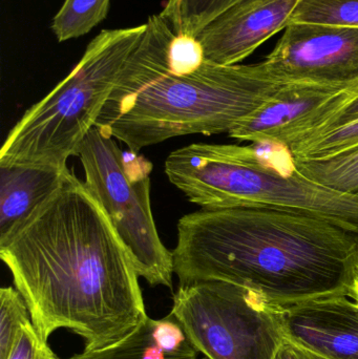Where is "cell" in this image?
<instances>
[{"label": "cell", "instance_id": "cell-1", "mask_svg": "<svg viewBox=\"0 0 358 359\" xmlns=\"http://www.w3.org/2000/svg\"><path fill=\"white\" fill-rule=\"evenodd\" d=\"M0 257L40 337L58 329L100 349L146 318L130 251L84 182L67 168L59 187L6 240Z\"/></svg>", "mask_w": 358, "mask_h": 359}, {"label": "cell", "instance_id": "cell-2", "mask_svg": "<svg viewBox=\"0 0 358 359\" xmlns=\"http://www.w3.org/2000/svg\"><path fill=\"white\" fill-rule=\"evenodd\" d=\"M180 285L230 283L289 307L354 295L358 236L325 219L261 208L203 209L178 222Z\"/></svg>", "mask_w": 358, "mask_h": 359}, {"label": "cell", "instance_id": "cell-3", "mask_svg": "<svg viewBox=\"0 0 358 359\" xmlns=\"http://www.w3.org/2000/svg\"><path fill=\"white\" fill-rule=\"evenodd\" d=\"M174 35L161 13L149 17L95 126L132 153L187 135L228 134L282 88L261 62L205 59L193 73H172L167 50Z\"/></svg>", "mask_w": 358, "mask_h": 359}, {"label": "cell", "instance_id": "cell-4", "mask_svg": "<svg viewBox=\"0 0 358 359\" xmlns=\"http://www.w3.org/2000/svg\"><path fill=\"white\" fill-rule=\"evenodd\" d=\"M165 174L203 209L287 211L325 219L358 236V196L305 178L282 143H193L168 155Z\"/></svg>", "mask_w": 358, "mask_h": 359}, {"label": "cell", "instance_id": "cell-5", "mask_svg": "<svg viewBox=\"0 0 358 359\" xmlns=\"http://www.w3.org/2000/svg\"><path fill=\"white\" fill-rule=\"evenodd\" d=\"M146 23L103 29L73 71L25 111L6 137L0 164L46 165L65 170L96 126L124 63L138 46Z\"/></svg>", "mask_w": 358, "mask_h": 359}, {"label": "cell", "instance_id": "cell-6", "mask_svg": "<svg viewBox=\"0 0 358 359\" xmlns=\"http://www.w3.org/2000/svg\"><path fill=\"white\" fill-rule=\"evenodd\" d=\"M76 156L83 168L86 188L130 251L139 276L151 286L172 289L174 255L162 243L151 210V162L132 151L126 155L113 137L97 126L86 135Z\"/></svg>", "mask_w": 358, "mask_h": 359}, {"label": "cell", "instance_id": "cell-7", "mask_svg": "<svg viewBox=\"0 0 358 359\" xmlns=\"http://www.w3.org/2000/svg\"><path fill=\"white\" fill-rule=\"evenodd\" d=\"M170 318L207 359H273L286 337L284 308L230 283L180 285Z\"/></svg>", "mask_w": 358, "mask_h": 359}, {"label": "cell", "instance_id": "cell-8", "mask_svg": "<svg viewBox=\"0 0 358 359\" xmlns=\"http://www.w3.org/2000/svg\"><path fill=\"white\" fill-rule=\"evenodd\" d=\"M275 83L358 86V27L290 23L262 61Z\"/></svg>", "mask_w": 358, "mask_h": 359}, {"label": "cell", "instance_id": "cell-9", "mask_svg": "<svg viewBox=\"0 0 358 359\" xmlns=\"http://www.w3.org/2000/svg\"><path fill=\"white\" fill-rule=\"evenodd\" d=\"M300 0H241L210 21L197 36L205 59L239 65L284 31Z\"/></svg>", "mask_w": 358, "mask_h": 359}, {"label": "cell", "instance_id": "cell-10", "mask_svg": "<svg viewBox=\"0 0 358 359\" xmlns=\"http://www.w3.org/2000/svg\"><path fill=\"white\" fill-rule=\"evenodd\" d=\"M286 337L328 359H358V304L329 297L284 308Z\"/></svg>", "mask_w": 358, "mask_h": 359}, {"label": "cell", "instance_id": "cell-11", "mask_svg": "<svg viewBox=\"0 0 358 359\" xmlns=\"http://www.w3.org/2000/svg\"><path fill=\"white\" fill-rule=\"evenodd\" d=\"M345 88L315 84L282 86L275 97L239 122L229 137L240 142L285 145L298 126L315 109Z\"/></svg>", "mask_w": 358, "mask_h": 359}, {"label": "cell", "instance_id": "cell-12", "mask_svg": "<svg viewBox=\"0 0 358 359\" xmlns=\"http://www.w3.org/2000/svg\"><path fill=\"white\" fill-rule=\"evenodd\" d=\"M67 168L0 164V242L48 200Z\"/></svg>", "mask_w": 358, "mask_h": 359}, {"label": "cell", "instance_id": "cell-13", "mask_svg": "<svg viewBox=\"0 0 358 359\" xmlns=\"http://www.w3.org/2000/svg\"><path fill=\"white\" fill-rule=\"evenodd\" d=\"M197 353L170 316L163 320L146 316L128 337L113 345L56 359H197Z\"/></svg>", "mask_w": 358, "mask_h": 359}, {"label": "cell", "instance_id": "cell-14", "mask_svg": "<svg viewBox=\"0 0 358 359\" xmlns=\"http://www.w3.org/2000/svg\"><path fill=\"white\" fill-rule=\"evenodd\" d=\"M298 172L315 183L358 196V145L322 160H296Z\"/></svg>", "mask_w": 358, "mask_h": 359}, {"label": "cell", "instance_id": "cell-15", "mask_svg": "<svg viewBox=\"0 0 358 359\" xmlns=\"http://www.w3.org/2000/svg\"><path fill=\"white\" fill-rule=\"evenodd\" d=\"M109 6L111 0H64L50 29L59 42L81 37L106 18Z\"/></svg>", "mask_w": 358, "mask_h": 359}, {"label": "cell", "instance_id": "cell-16", "mask_svg": "<svg viewBox=\"0 0 358 359\" xmlns=\"http://www.w3.org/2000/svg\"><path fill=\"white\" fill-rule=\"evenodd\" d=\"M241 0H167L161 14L174 34L197 37L219 15Z\"/></svg>", "mask_w": 358, "mask_h": 359}, {"label": "cell", "instance_id": "cell-17", "mask_svg": "<svg viewBox=\"0 0 358 359\" xmlns=\"http://www.w3.org/2000/svg\"><path fill=\"white\" fill-rule=\"evenodd\" d=\"M358 145V119L310 135L288 147L296 160H322Z\"/></svg>", "mask_w": 358, "mask_h": 359}, {"label": "cell", "instance_id": "cell-18", "mask_svg": "<svg viewBox=\"0 0 358 359\" xmlns=\"http://www.w3.org/2000/svg\"><path fill=\"white\" fill-rule=\"evenodd\" d=\"M290 23L358 27V0H300Z\"/></svg>", "mask_w": 358, "mask_h": 359}, {"label": "cell", "instance_id": "cell-19", "mask_svg": "<svg viewBox=\"0 0 358 359\" xmlns=\"http://www.w3.org/2000/svg\"><path fill=\"white\" fill-rule=\"evenodd\" d=\"M32 322L29 307L16 288L0 289V359L12 351L21 328Z\"/></svg>", "mask_w": 358, "mask_h": 359}, {"label": "cell", "instance_id": "cell-20", "mask_svg": "<svg viewBox=\"0 0 358 359\" xmlns=\"http://www.w3.org/2000/svg\"><path fill=\"white\" fill-rule=\"evenodd\" d=\"M205 61L203 46L193 36L177 34L170 40L167 65L174 74H189L197 71Z\"/></svg>", "mask_w": 358, "mask_h": 359}, {"label": "cell", "instance_id": "cell-21", "mask_svg": "<svg viewBox=\"0 0 358 359\" xmlns=\"http://www.w3.org/2000/svg\"><path fill=\"white\" fill-rule=\"evenodd\" d=\"M344 93L345 94H343V97L338 100V102L317 122L313 130L304 138L315 134V133L329 130V128H336L340 124L348 123V122L358 119V86L347 88Z\"/></svg>", "mask_w": 358, "mask_h": 359}, {"label": "cell", "instance_id": "cell-22", "mask_svg": "<svg viewBox=\"0 0 358 359\" xmlns=\"http://www.w3.org/2000/svg\"><path fill=\"white\" fill-rule=\"evenodd\" d=\"M54 352L36 330L33 322L25 325L6 359H56Z\"/></svg>", "mask_w": 358, "mask_h": 359}, {"label": "cell", "instance_id": "cell-23", "mask_svg": "<svg viewBox=\"0 0 358 359\" xmlns=\"http://www.w3.org/2000/svg\"><path fill=\"white\" fill-rule=\"evenodd\" d=\"M273 359H328L285 337Z\"/></svg>", "mask_w": 358, "mask_h": 359}, {"label": "cell", "instance_id": "cell-24", "mask_svg": "<svg viewBox=\"0 0 358 359\" xmlns=\"http://www.w3.org/2000/svg\"><path fill=\"white\" fill-rule=\"evenodd\" d=\"M353 301L357 302L358 304V259L357 266V274H355V282H354V295H353Z\"/></svg>", "mask_w": 358, "mask_h": 359}, {"label": "cell", "instance_id": "cell-25", "mask_svg": "<svg viewBox=\"0 0 358 359\" xmlns=\"http://www.w3.org/2000/svg\"><path fill=\"white\" fill-rule=\"evenodd\" d=\"M202 359H207V358H202Z\"/></svg>", "mask_w": 358, "mask_h": 359}]
</instances>
